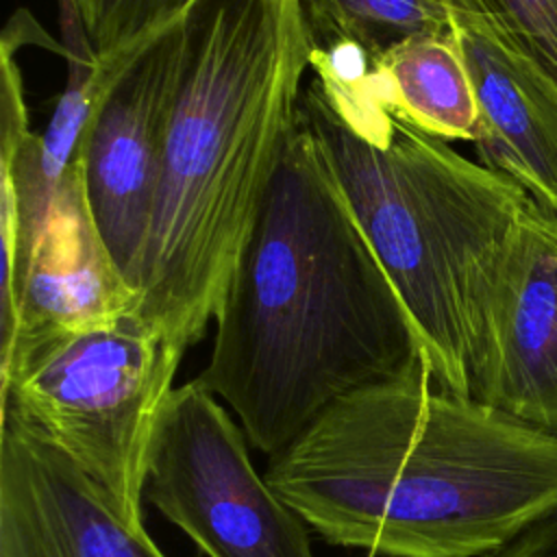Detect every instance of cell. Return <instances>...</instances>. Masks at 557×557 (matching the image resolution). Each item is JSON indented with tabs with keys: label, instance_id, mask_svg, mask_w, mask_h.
<instances>
[{
	"label": "cell",
	"instance_id": "cell-1",
	"mask_svg": "<svg viewBox=\"0 0 557 557\" xmlns=\"http://www.w3.org/2000/svg\"><path fill=\"white\" fill-rule=\"evenodd\" d=\"M265 479L333 546L490 557L557 509V433L442 387L420 359L333 403Z\"/></svg>",
	"mask_w": 557,
	"mask_h": 557
},
{
	"label": "cell",
	"instance_id": "cell-2",
	"mask_svg": "<svg viewBox=\"0 0 557 557\" xmlns=\"http://www.w3.org/2000/svg\"><path fill=\"white\" fill-rule=\"evenodd\" d=\"M424 359L413 318L300 120L196 376L268 457Z\"/></svg>",
	"mask_w": 557,
	"mask_h": 557
},
{
	"label": "cell",
	"instance_id": "cell-3",
	"mask_svg": "<svg viewBox=\"0 0 557 557\" xmlns=\"http://www.w3.org/2000/svg\"><path fill=\"white\" fill-rule=\"evenodd\" d=\"M302 0H196L137 276L144 322L187 352L215 322L300 128Z\"/></svg>",
	"mask_w": 557,
	"mask_h": 557
},
{
	"label": "cell",
	"instance_id": "cell-4",
	"mask_svg": "<svg viewBox=\"0 0 557 557\" xmlns=\"http://www.w3.org/2000/svg\"><path fill=\"white\" fill-rule=\"evenodd\" d=\"M300 120L403 296L435 381L470 396L496 268L529 194L394 109L348 128L311 78Z\"/></svg>",
	"mask_w": 557,
	"mask_h": 557
},
{
	"label": "cell",
	"instance_id": "cell-5",
	"mask_svg": "<svg viewBox=\"0 0 557 557\" xmlns=\"http://www.w3.org/2000/svg\"><path fill=\"white\" fill-rule=\"evenodd\" d=\"M135 313L0 352L2 409L72 459L144 527L148 450L183 359Z\"/></svg>",
	"mask_w": 557,
	"mask_h": 557
},
{
	"label": "cell",
	"instance_id": "cell-6",
	"mask_svg": "<svg viewBox=\"0 0 557 557\" xmlns=\"http://www.w3.org/2000/svg\"><path fill=\"white\" fill-rule=\"evenodd\" d=\"M248 437L198 379L161 405L144 496L207 557H313L309 524L250 461Z\"/></svg>",
	"mask_w": 557,
	"mask_h": 557
},
{
	"label": "cell",
	"instance_id": "cell-7",
	"mask_svg": "<svg viewBox=\"0 0 557 557\" xmlns=\"http://www.w3.org/2000/svg\"><path fill=\"white\" fill-rule=\"evenodd\" d=\"M187 15L172 24L122 76L81 148L85 191L96 226L135 292L161 178L168 124L185 65Z\"/></svg>",
	"mask_w": 557,
	"mask_h": 557
},
{
	"label": "cell",
	"instance_id": "cell-8",
	"mask_svg": "<svg viewBox=\"0 0 557 557\" xmlns=\"http://www.w3.org/2000/svg\"><path fill=\"white\" fill-rule=\"evenodd\" d=\"M481 109L483 165L557 213V70L500 0H440Z\"/></svg>",
	"mask_w": 557,
	"mask_h": 557
},
{
	"label": "cell",
	"instance_id": "cell-9",
	"mask_svg": "<svg viewBox=\"0 0 557 557\" xmlns=\"http://www.w3.org/2000/svg\"><path fill=\"white\" fill-rule=\"evenodd\" d=\"M470 398L557 433V213L533 200L496 268Z\"/></svg>",
	"mask_w": 557,
	"mask_h": 557
},
{
	"label": "cell",
	"instance_id": "cell-10",
	"mask_svg": "<svg viewBox=\"0 0 557 557\" xmlns=\"http://www.w3.org/2000/svg\"><path fill=\"white\" fill-rule=\"evenodd\" d=\"M2 350L20 342L113 322L137 309L96 226L81 152L57 187L11 278L2 281Z\"/></svg>",
	"mask_w": 557,
	"mask_h": 557
},
{
	"label": "cell",
	"instance_id": "cell-11",
	"mask_svg": "<svg viewBox=\"0 0 557 557\" xmlns=\"http://www.w3.org/2000/svg\"><path fill=\"white\" fill-rule=\"evenodd\" d=\"M0 557H168L72 459L2 409Z\"/></svg>",
	"mask_w": 557,
	"mask_h": 557
},
{
	"label": "cell",
	"instance_id": "cell-12",
	"mask_svg": "<svg viewBox=\"0 0 557 557\" xmlns=\"http://www.w3.org/2000/svg\"><path fill=\"white\" fill-rule=\"evenodd\" d=\"M376 81L387 107L420 131L444 141H479V98L450 28L392 46L376 61Z\"/></svg>",
	"mask_w": 557,
	"mask_h": 557
},
{
	"label": "cell",
	"instance_id": "cell-13",
	"mask_svg": "<svg viewBox=\"0 0 557 557\" xmlns=\"http://www.w3.org/2000/svg\"><path fill=\"white\" fill-rule=\"evenodd\" d=\"M309 44L350 41L381 57L398 41L448 30L440 0H302Z\"/></svg>",
	"mask_w": 557,
	"mask_h": 557
},
{
	"label": "cell",
	"instance_id": "cell-14",
	"mask_svg": "<svg viewBox=\"0 0 557 557\" xmlns=\"http://www.w3.org/2000/svg\"><path fill=\"white\" fill-rule=\"evenodd\" d=\"M94 52H107L183 17L196 0H74Z\"/></svg>",
	"mask_w": 557,
	"mask_h": 557
},
{
	"label": "cell",
	"instance_id": "cell-15",
	"mask_svg": "<svg viewBox=\"0 0 557 557\" xmlns=\"http://www.w3.org/2000/svg\"><path fill=\"white\" fill-rule=\"evenodd\" d=\"M527 37L557 70V0H500Z\"/></svg>",
	"mask_w": 557,
	"mask_h": 557
},
{
	"label": "cell",
	"instance_id": "cell-16",
	"mask_svg": "<svg viewBox=\"0 0 557 557\" xmlns=\"http://www.w3.org/2000/svg\"><path fill=\"white\" fill-rule=\"evenodd\" d=\"M490 557H557V509Z\"/></svg>",
	"mask_w": 557,
	"mask_h": 557
},
{
	"label": "cell",
	"instance_id": "cell-17",
	"mask_svg": "<svg viewBox=\"0 0 557 557\" xmlns=\"http://www.w3.org/2000/svg\"><path fill=\"white\" fill-rule=\"evenodd\" d=\"M61 7V22L65 26V33L70 35V44L83 41L85 39V30L76 11V2L74 0H59Z\"/></svg>",
	"mask_w": 557,
	"mask_h": 557
}]
</instances>
